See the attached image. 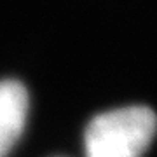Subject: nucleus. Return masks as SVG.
Masks as SVG:
<instances>
[{
    "instance_id": "obj_1",
    "label": "nucleus",
    "mask_w": 157,
    "mask_h": 157,
    "mask_svg": "<svg viewBox=\"0 0 157 157\" xmlns=\"http://www.w3.org/2000/svg\"><path fill=\"white\" fill-rule=\"evenodd\" d=\"M157 133L148 107H124L100 113L86 129V157H141Z\"/></svg>"
},
{
    "instance_id": "obj_2",
    "label": "nucleus",
    "mask_w": 157,
    "mask_h": 157,
    "mask_svg": "<svg viewBox=\"0 0 157 157\" xmlns=\"http://www.w3.org/2000/svg\"><path fill=\"white\" fill-rule=\"evenodd\" d=\"M28 115V93L17 80H0V157L19 140Z\"/></svg>"
}]
</instances>
